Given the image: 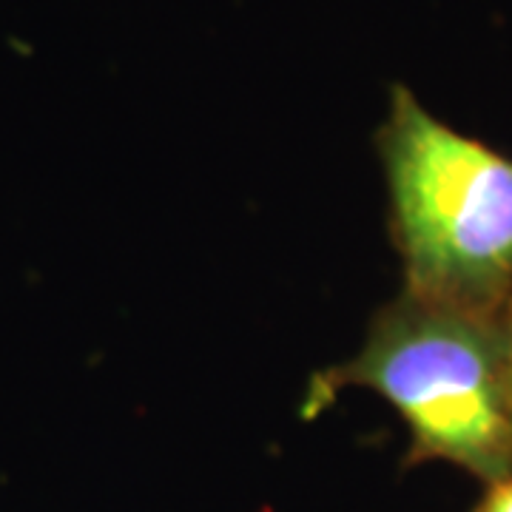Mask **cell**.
I'll list each match as a JSON object with an SVG mask.
<instances>
[{
    "label": "cell",
    "mask_w": 512,
    "mask_h": 512,
    "mask_svg": "<svg viewBox=\"0 0 512 512\" xmlns=\"http://www.w3.org/2000/svg\"><path fill=\"white\" fill-rule=\"evenodd\" d=\"M476 512H512V478L490 484Z\"/></svg>",
    "instance_id": "cell-3"
},
{
    "label": "cell",
    "mask_w": 512,
    "mask_h": 512,
    "mask_svg": "<svg viewBox=\"0 0 512 512\" xmlns=\"http://www.w3.org/2000/svg\"><path fill=\"white\" fill-rule=\"evenodd\" d=\"M504 333H507V384H510V410H512V299L504 311Z\"/></svg>",
    "instance_id": "cell-4"
},
{
    "label": "cell",
    "mask_w": 512,
    "mask_h": 512,
    "mask_svg": "<svg viewBox=\"0 0 512 512\" xmlns=\"http://www.w3.org/2000/svg\"><path fill=\"white\" fill-rule=\"evenodd\" d=\"M404 291L501 316L512 299V160L396 86L379 128Z\"/></svg>",
    "instance_id": "cell-2"
},
{
    "label": "cell",
    "mask_w": 512,
    "mask_h": 512,
    "mask_svg": "<svg viewBox=\"0 0 512 512\" xmlns=\"http://www.w3.org/2000/svg\"><path fill=\"white\" fill-rule=\"evenodd\" d=\"M367 387L399 410L413 458H441L484 481L512 478L504 313L464 311L404 291L376 313L362 350L313 376L305 416Z\"/></svg>",
    "instance_id": "cell-1"
}]
</instances>
